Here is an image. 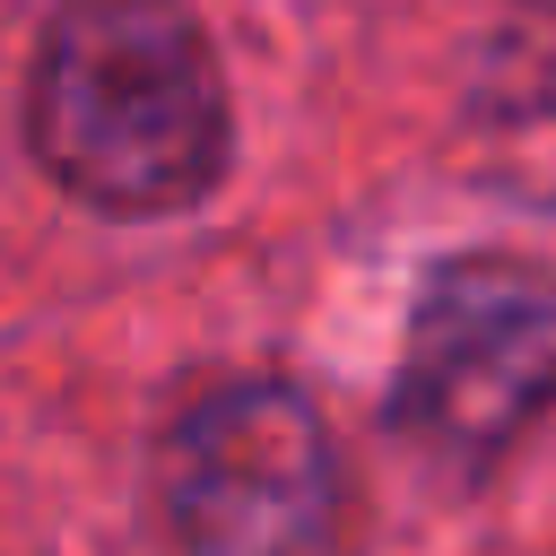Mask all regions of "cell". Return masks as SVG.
I'll return each mask as SVG.
<instances>
[{
    "label": "cell",
    "mask_w": 556,
    "mask_h": 556,
    "mask_svg": "<svg viewBox=\"0 0 556 556\" xmlns=\"http://www.w3.org/2000/svg\"><path fill=\"white\" fill-rule=\"evenodd\" d=\"M43 174L104 217L191 208L226 174V70L182 0H61L26 70Z\"/></svg>",
    "instance_id": "cell-1"
},
{
    "label": "cell",
    "mask_w": 556,
    "mask_h": 556,
    "mask_svg": "<svg viewBox=\"0 0 556 556\" xmlns=\"http://www.w3.org/2000/svg\"><path fill=\"white\" fill-rule=\"evenodd\" d=\"M556 400V278L504 252L426 278L400 348V434L434 460L486 469Z\"/></svg>",
    "instance_id": "cell-2"
},
{
    "label": "cell",
    "mask_w": 556,
    "mask_h": 556,
    "mask_svg": "<svg viewBox=\"0 0 556 556\" xmlns=\"http://www.w3.org/2000/svg\"><path fill=\"white\" fill-rule=\"evenodd\" d=\"M165 530L182 556H321L339 530V452L287 382H226L165 434Z\"/></svg>",
    "instance_id": "cell-3"
}]
</instances>
